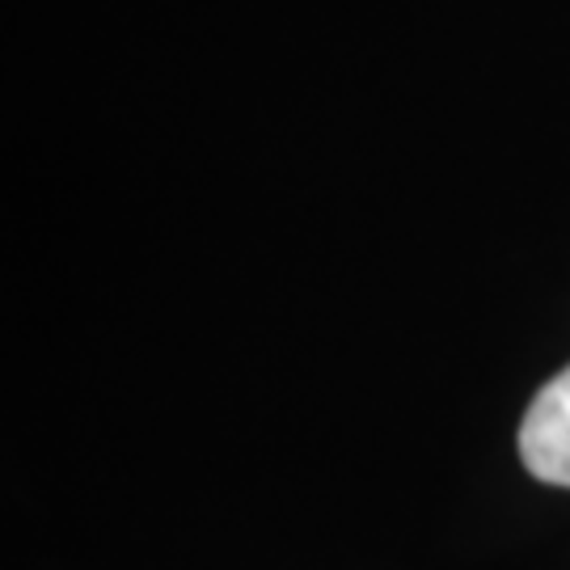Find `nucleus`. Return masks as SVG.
Listing matches in <instances>:
<instances>
[{"instance_id": "obj_1", "label": "nucleus", "mask_w": 570, "mask_h": 570, "mask_svg": "<svg viewBox=\"0 0 570 570\" xmlns=\"http://www.w3.org/2000/svg\"><path fill=\"white\" fill-rule=\"evenodd\" d=\"M520 456L537 482L570 490V367L532 397L520 423Z\"/></svg>"}]
</instances>
